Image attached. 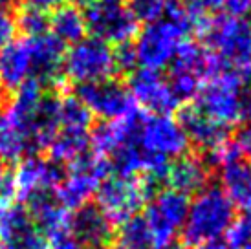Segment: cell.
<instances>
[{"mask_svg":"<svg viewBox=\"0 0 251 249\" xmlns=\"http://www.w3.org/2000/svg\"><path fill=\"white\" fill-rule=\"evenodd\" d=\"M235 218L237 207L224 189L209 183L203 191L195 194L193 201H189L187 218L181 227V244L187 249H196L209 240L222 238Z\"/></svg>","mask_w":251,"mask_h":249,"instance_id":"1","label":"cell"},{"mask_svg":"<svg viewBox=\"0 0 251 249\" xmlns=\"http://www.w3.org/2000/svg\"><path fill=\"white\" fill-rule=\"evenodd\" d=\"M198 35L227 70L246 74L251 70V22L227 13L207 17Z\"/></svg>","mask_w":251,"mask_h":249,"instance_id":"2","label":"cell"},{"mask_svg":"<svg viewBox=\"0 0 251 249\" xmlns=\"http://www.w3.org/2000/svg\"><path fill=\"white\" fill-rule=\"evenodd\" d=\"M160 191V183L145 176L118 178L108 176L96 193V205L110 220L114 227L138 216L141 209Z\"/></svg>","mask_w":251,"mask_h":249,"instance_id":"3","label":"cell"},{"mask_svg":"<svg viewBox=\"0 0 251 249\" xmlns=\"http://www.w3.org/2000/svg\"><path fill=\"white\" fill-rule=\"evenodd\" d=\"M246 74L235 70H224L209 77L196 94V108L216 123L229 128L240 123V103L246 90Z\"/></svg>","mask_w":251,"mask_h":249,"instance_id":"4","label":"cell"},{"mask_svg":"<svg viewBox=\"0 0 251 249\" xmlns=\"http://www.w3.org/2000/svg\"><path fill=\"white\" fill-rule=\"evenodd\" d=\"M108 176H110L108 159L96 152H86L68 165L63 181L57 185L53 194L64 209L75 211L90 203V198L96 196L99 185Z\"/></svg>","mask_w":251,"mask_h":249,"instance_id":"5","label":"cell"},{"mask_svg":"<svg viewBox=\"0 0 251 249\" xmlns=\"http://www.w3.org/2000/svg\"><path fill=\"white\" fill-rule=\"evenodd\" d=\"M187 33L189 29L173 19L145 24V28L136 35V41L132 42L138 64L147 70H163L173 62L178 48L185 42Z\"/></svg>","mask_w":251,"mask_h":249,"instance_id":"6","label":"cell"},{"mask_svg":"<svg viewBox=\"0 0 251 249\" xmlns=\"http://www.w3.org/2000/svg\"><path fill=\"white\" fill-rule=\"evenodd\" d=\"M63 74L75 84L108 81L116 74L112 46L94 37H84L64 53Z\"/></svg>","mask_w":251,"mask_h":249,"instance_id":"7","label":"cell"},{"mask_svg":"<svg viewBox=\"0 0 251 249\" xmlns=\"http://www.w3.org/2000/svg\"><path fill=\"white\" fill-rule=\"evenodd\" d=\"M84 22L90 37L108 46L128 44L140 33V22L136 21L132 11L125 4L114 0H98L86 7Z\"/></svg>","mask_w":251,"mask_h":249,"instance_id":"8","label":"cell"},{"mask_svg":"<svg viewBox=\"0 0 251 249\" xmlns=\"http://www.w3.org/2000/svg\"><path fill=\"white\" fill-rule=\"evenodd\" d=\"M37 108H28L13 99L0 108V163L2 165H17L24 158L33 156L35 145H33L31 123H33Z\"/></svg>","mask_w":251,"mask_h":249,"instance_id":"9","label":"cell"},{"mask_svg":"<svg viewBox=\"0 0 251 249\" xmlns=\"http://www.w3.org/2000/svg\"><path fill=\"white\" fill-rule=\"evenodd\" d=\"M189 211V196L173 189H160L145 205V222L154 236V246L161 248L175 240L180 233Z\"/></svg>","mask_w":251,"mask_h":249,"instance_id":"10","label":"cell"},{"mask_svg":"<svg viewBox=\"0 0 251 249\" xmlns=\"http://www.w3.org/2000/svg\"><path fill=\"white\" fill-rule=\"evenodd\" d=\"M77 97L92 116H98L103 121H118L140 110L126 86L116 79L83 84L77 88Z\"/></svg>","mask_w":251,"mask_h":249,"instance_id":"11","label":"cell"},{"mask_svg":"<svg viewBox=\"0 0 251 249\" xmlns=\"http://www.w3.org/2000/svg\"><path fill=\"white\" fill-rule=\"evenodd\" d=\"M128 94L134 103L143 106L152 116H171L180 108V101L169 84V79L156 70H134L128 77Z\"/></svg>","mask_w":251,"mask_h":249,"instance_id":"12","label":"cell"},{"mask_svg":"<svg viewBox=\"0 0 251 249\" xmlns=\"http://www.w3.org/2000/svg\"><path fill=\"white\" fill-rule=\"evenodd\" d=\"M141 150L165 159H176L189 152V141L178 119L171 116H143L140 130Z\"/></svg>","mask_w":251,"mask_h":249,"instance_id":"13","label":"cell"},{"mask_svg":"<svg viewBox=\"0 0 251 249\" xmlns=\"http://www.w3.org/2000/svg\"><path fill=\"white\" fill-rule=\"evenodd\" d=\"M63 178L64 174L61 171V165L53 163L51 159L41 158V156L24 158L21 163H17L13 173L9 174L15 200L19 203H24L35 193L55 191Z\"/></svg>","mask_w":251,"mask_h":249,"instance_id":"14","label":"cell"},{"mask_svg":"<svg viewBox=\"0 0 251 249\" xmlns=\"http://www.w3.org/2000/svg\"><path fill=\"white\" fill-rule=\"evenodd\" d=\"M22 205L26 207L37 231L48 242H53L57 238L68 235L72 213L57 201L53 191H42V193L31 194Z\"/></svg>","mask_w":251,"mask_h":249,"instance_id":"15","label":"cell"},{"mask_svg":"<svg viewBox=\"0 0 251 249\" xmlns=\"http://www.w3.org/2000/svg\"><path fill=\"white\" fill-rule=\"evenodd\" d=\"M116 227L96 203H86L70 215L68 235L84 249H105L114 242Z\"/></svg>","mask_w":251,"mask_h":249,"instance_id":"16","label":"cell"},{"mask_svg":"<svg viewBox=\"0 0 251 249\" xmlns=\"http://www.w3.org/2000/svg\"><path fill=\"white\" fill-rule=\"evenodd\" d=\"M143 116L141 112H134L118 121H103L90 132V145L94 152L108 158L118 149L130 143H140V130Z\"/></svg>","mask_w":251,"mask_h":249,"instance_id":"17","label":"cell"},{"mask_svg":"<svg viewBox=\"0 0 251 249\" xmlns=\"http://www.w3.org/2000/svg\"><path fill=\"white\" fill-rule=\"evenodd\" d=\"M169 189L191 196L198 194L211 183V167L205 163L203 156L187 152L171 161L165 174Z\"/></svg>","mask_w":251,"mask_h":249,"instance_id":"18","label":"cell"},{"mask_svg":"<svg viewBox=\"0 0 251 249\" xmlns=\"http://www.w3.org/2000/svg\"><path fill=\"white\" fill-rule=\"evenodd\" d=\"M33 64V79L44 84H57L61 81L64 62V44L57 41L53 35H42L35 39H28Z\"/></svg>","mask_w":251,"mask_h":249,"instance_id":"19","label":"cell"},{"mask_svg":"<svg viewBox=\"0 0 251 249\" xmlns=\"http://www.w3.org/2000/svg\"><path fill=\"white\" fill-rule=\"evenodd\" d=\"M224 70L227 68L213 51H209L200 42L193 41L183 42L171 62V74H185V75L200 79L202 83Z\"/></svg>","mask_w":251,"mask_h":249,"instance_id":"20","label":"cell"},{"mask_svg":"<svg viewBox=\"0 0 251 249\" xmlns=\"http://www.w3.org/2000/svg\"><path fill=\"white\" fill-rule=\"evenodd\" d=\"M178 123H180L189 143H193L196 149L205 150V152L229 138L226 126L216 123L215 119L205 116L202 110H198L193 104L181 108L180 116H178Z\"/></svg>","mask_w":251,"mask_h":249,"instance_id":"21","label":"cell"},{"mask_svg":"<svg viewBox=\"0 0 251 249\" xmlns=\"http://www.w3.org/2000/svg\"><path fill=\"white\" fill-rule=\"evenodd\" d=\"M29 79H33L29 42L28 39H15L0 51V83L15 92Z\"/></svg>","mask_w":251,"mask_h":249,"instance_id":"22","label":"cell"},{"mask_svg":"<svg viewBox=\"0 0 251 249\" xmlns=\"http://www.w3.org/2000/svg\"><path fill=\"white\" fill-rule=\"evenodd\" d=\"M220 181L224 193L233 201V205L251 213V165L242 159L220 169Z\"/></svg>","mask_w":251,"mask_h":249,"instance_id":"23","label":"cell"},{"mask_svg":"<svg viewBox=\"0 0 251 249\" xmlns=\"http://www.w3.org/2000/svg\"><path fill=\"white\" fill-rule=\"evenodd\" d=\"M90 149V132L84 130H70V128H59L57 136L50 143L48 152L50 159L61 165H70L75 159L88 152Z\"/></svg>","mask_w":251,"mask_h":249,"instance_id":"24","label":"cell"},{"mask_svg":"<svg viewBox=\"0 0 251 249\" xmlns=\"http://www.w3.org/2000/svg\"><path fill=\"white\" fill-rule=\"evenodd\" d=\"M50 29H51V35L63 44H75L84 39V33H86L84 13L79 7L59 6L50 17Z\"/></svg>","mask_w":251,"mask_h":249,"instance_id":"25","label":"cell"},{"mask_svg":"<svg viewBox=\"0 0 251 249\" xmlns=\"http://www.w3.org/2000/svg\"><path fill=\"white\" fill-rule=\"evenodd\" d=\"M114 249H154V236L143 216H132L114 233Z\"/></svg>","mask_w":251,"mask_h":249,"instance_id":"26","label":"cell"},{"mask_svg":"<svg viewBox=\"0 0 251 249\" xmlns=\"http://www.w3.org/2000/svg\"><path fill=\"white\" fill-rule=\"evenodd\" d=\"M92 118L90 110L77 96H61V128L90 132Z\"/></svg>","mask_w":251,"mask_h":249,"instance_id":"27","label":"cell"},{"mask_svg":"<svg viewBox=\"0 0 251 249\" xmlns=\"http://www.w3.org/2000/svg\"><path fill=\"white\" fill-rule=\"evenodd\" d=\"M17 22V29H21L26 35V39H35L48 33L50 29V17L41 9H33V7H22L19 15L15 17Z\"/></svg>","mask_w":251,"mask_h":249,"instance_id":"28","label":"cell"},{"mask_svg":"<svg viewBox=\"0 0 251 249\" xmlns=\"http://www.w3.org/2000/svg\"><path fill=\"white\" fill-rule=\"evenodd\" d=\"M130 11L138 22L152 24L165 19L173 7L175 0H130Z\"/></svg>","mask_w":251,"mask_h":249,"instance_id":"29","label":"cell"},{"mask_svg":"<svg viewBox=\"0 0 251 249\" xmlns=\"http://www.w3.org/2000/svg\"><path fill=\"white\" fill-rule=\"evenodd\" d=\"M242 154H240V149H238L237 141L235 139H226L220 145H216L215 149H211L205 152L203 159L205 163L211 167V169H224V167L231 165V163H237L240 161Z\"/></svg>","mask_w":251,"mask_h":249,"instance_id":"30","label":"cell"},{"mask_svg":"<svg viewBox=\"0 0 251 249\" xmlns=\"http://www.w3.org/2000/svg\"><path fill=\"white\" fill-rule=\"evenodd\" d=\"M226 240L233 249H248L251 246V213L237 216L226 233Z\"/></svg>","mask_w":251,"mask_h":249,"instance_id":"31","label":"cell"},{"mask_svg":"<svg viewBox=\"0 0 251 249\" xmlns=\"http://www.w3.org/2000/svg\"><path fill=\"white\" fill-rule=\"evenodd\" d=\"M0 249H50V242L33 225L31 229L24 231L22 235L15 236L7 242H2Z\"/></svg>","mask_w":251,"mask_h":249,"instance_id":"32","label":"cell"},{"mask_svg":"<svg viewBox=\"0 0 251 249\" xmlns=\"http://www.w3.org/2000/svg\"><path fill=\"white\" fill-rule=\"evenodd\" d=\"M114 62H116V72L132 74L134 68L138 66V57H136V50H134L132 42L116 46V50H114Z\"/></svg>","mask_w":251,"mask_h":249,"instance_id":"33","label":"cell"},{"mask_svg":"<svg viewBox=\"0 0 251 249\" xmlns=\"http://www.w3.org/2000/svg\"><path fill=\"white\" fill-rule=\"evenodd\" d=\"M17 22L9 9H0V51L11 41H15Z\"/></svg>","mask_w":251,"mask_h":249,"instance_id":"34","label":"cell"},{"mask_svg":"<svg viewBox=\"0 0 251 249\" xmlns=\"http://www.w3.org/2000/svg\"><path fill=\"white\" fill-rule=\"evenodd\" d=\"M185 4H187L191 9L198 11V13L209 15V13H216V11L224 9L226 0H185Z\"/></svg>","mask_w":251,"mask_h":249,"instance_id":"35","label":"cell"},{"mask_svg":"<svg viewBox=\"0 0 251 249\" xmlns=\"http://www.w3.org/2000/svg\"><path fill=\"white\" fill-rule=\"evenodd\" d=\"M224 9L231 17L248 19V15H251V0H226Z\"/></svg>","mask_w":251,"mask_h":249,"instance_id":"36","label":"cell"},{"mask_svg":"<svg viewBox=\"0 0 251 249\" xmlns=\"http://www.w3.org/2000/svg\"><path fill=\"white\" fill-rule=\"evenodd\" d=\"M235 141H237L238 149H240V154L251 159V123L244 124V126L240 128Z\"/></svg>","mask_w":251,"mask_h":249,"instance_id":"37","label":"cell"},{"mask_svg":"<svg viewBox=\"0 0 251 249\" xmlns=\"http://www.w3.org/2000/svg\"><path fill=\"white\" fill-rule=\"evenodd\" d=\"M64 0H24L26 7H33V9H41L44 13L53 11L59 6H63Z\"/></svg>","mask_w":251,"mask_h":249,"instance_id":"38","label":"cell"},{"mask_svg":"<svg viewBox=\"0 0 251 249\" xmlns=\"http://www.w3.org/2000/svg\"><path fill=\"white\" fill-rule=\"evenodd\" d=\"M50 249H84V248L77 240H74L70 235H66L63 238L53 240V242L50 244Z\"/></svg>","mask_w":251,"mask_h":249,"instance_id":"39","label":"cell"},{"mask_svg":"<svg viewBox=\"0 0 251 249\" xmlns=\"http://www.w3.org/2000/svg\"><path fill=\"white\" fill-rule=\"evenodd\" d=\"M196 249H233L229 246V242L226 238H215V240H209V242L198 246Z\"/></svg>","mask_w":251,"mask_h":249,"instance_id":"40","label":"cell"},{"mask_svg":"<svg viewBox=\"0 0 251 249\" xmlns=\"http://www.w3.org/2000/svg\"><path fill=\"white\" fill-rule=\"evenodd\" d=\"M98 0H70V6H74V7H90L92 4H96Z\"/></svg>","mask_w":251,"mask_h":249,"instance_id":"41","label":"cell"},{"mask_svg":"<svg viewBox=\"0 0 251 249\" xmlns=\"http://www.w3.org/2000/svg\"><path fill=\"white\" fill-rule=\"evenodd\" d=\"M7 178V173H6V169H4V165L0 163V187L4 185V181H6Z\"/></svg>","mask_w":251,"mask_h":249,"instance_id":"42","label":"cell"},{"mask_svg":"<svg viewBox=\"0 0 251 249\" xmlns=\"http://www.w3.org/2000/svg\"><path fill=\"white\" fill-rule=\"evenodd\" d=\"M15 0H0V9H7L9 6H13Z\"/></svg>","mask_w":251,"mask_h":249,"instance_id":"43","label":"cell"},{"mask_svg":"<svg viewBox=\"0 0 251 249\" xmlns=\"http://www.w3.org/2000/svg\"><path fill=\"white\" fill-rule=\"evenodd\" d=\"M2 97H4V86L0 83V104H2Z\"/></svg>","mask_w":251,"mask_h":249,"instance_id":"44","label":"cell"},{"mask_svg":"<svg viewBox=\"0 0 251 249\" xmlns=\"http://www.w3.org/2000/svg\"><path fill=\"white\" fill-rule=\"evenodd\" d=\"M114 2H121V4H123V2H125V0H114Z\"/></svg>","mask_w":251,"mask_h":249,"instance_id":"45","label":"cell"},{"mask_svg":"<svg viewBox=\"0 0 251 249\" xmlns=\"http://www.w3.org/2000/svg\"><path fill=\"white\" fill-rule=\"evenodd\" d=\"M105 249H114V248H112V246H110V248H105Z\"/></svg>","mask_w":251,"mask_h":249,"instance_id":"46","label":"cell"}]
</instances>
